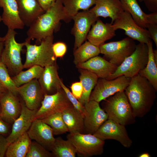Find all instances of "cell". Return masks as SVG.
Instances as JSON below:
<instances>
[{
  "label": "cell",
  "instance_id": "obj_1",
  "mask_svg": "<svg viewBox=\"0 0 157 157\" xmlns=\"http://www.w3.org/2000/svg\"><path fill=\"white\" fill-rule=\"evenodd\" d=\"M124 91L135 117H142L149 112L156 98L157 90L139 74L131 78Z\"/></svg>",
  "mask_w": 157,
  "mask_h": 157
},
{
  "label": "cell",
  "instance_id": "obj_2",
  "mask_svg": "<svg viewBox=\"0 0 157 157\" xmlns=\"http://www.w3.org/2000/svg\"><path fill=\"white\" fill-rule=\"evenodd\" d=\"M71 19L65 11L62 0H57L29 27L25 41L31 42V40L35 39V44H39L43 40L53 35L60 21L68 22Z\"/></svg>",
  "mask_w": 157,
  "mask_h": 157
},
{
  "label": "cell",
  "instance_id": "obj_3",
  "mask_svg": "<svg viewBox=\"0 0 157 157\" xmlns=\"http://www.w3.org/2000/svg\"><path fill=\"white\" fill-rule=\"evenodd\" d=\"M104 100L102 109L108 119L125 126L135 123V117L124 91L118 92Z\"/></svg>",
  "mask_w": 157,
  "mask_h": 157
},
{
  "label": "cell",
  "instance_id": "obj_4",
  "mask_svg": "<svg viewBox=\"0 0 157 157\" xmlns=\"http://www.w3.org/2000/svg\"><path fill=\"white\" fill-rule=\"evenodd\" d=\"M53 40V35L43 40L38 45L25 41L26 59L24 69H28L35 65L44 67L56 63L57 58L52 49Z\"/></svg>",
  "mask_w": 157,
  "mask_h": 157
},
{
  "label": "cell",
  "instance_id": "obj_5",
  "mask_svg": "<svg viewBox=\"0 0 157 157\" xmlns=\"http://www.w3.org/2000/svg\"><path fill=\"white\" fill-rule=\"evenodd\" d=\"M17 34L15 30L8 29L5 36L4 47L1 61L6 67L12 77L16 75L24 69L21 60V53L25 42H17L15 37Z\"/></svg>",
  "mask_w": 157,
  "mask_h": 157
},
{
  "label": "cell",
  "instance_id": "obj_6",
  "mask_svg": "<svg viewBox=\"0 0 157 157\" xmlns=\"http://www.w3.org/2000/svg\"><path fill=\"white\" fill-rule=\"evenodd\" d=\"M148 59V49L147 44L139 43L130 56L118 66L115 72L107 79L111 80L124 75L131 78L139 74L146 67Z\"/></svg>",
  "mask_w": 157,
  "mask_h": 157
},
{
  "label": "cell",
  "instance_id": "obj_7",
  "mask_svg": "<svg viewBox=\"0 0 157 157\" xmlns=\"http://www.w3.org/2000/svg\"><path fill=\"white\" fill-rule=\"evenodd\" d=\"M67 138L72 143L79 156L90 157L100 155L103 153L105 141L93 134L69 133Z\"/></svg>",
  "mask_w": 157,
  "mask_h": 157
},
{
  "label": "cell",
  "instance_id": "obj_8",
  "mask_svg": "<svg viewBox=\"0 0 157 157\" xmlns=\"http://www.w3.org/2000/svg\"><path fill=\"white\" fill-rule=\"evenodd\" d=\"M129 37L116 41L104 43L99 47L100 53L107 60L118 66L135 51L136 44Z\"/></svg>",
  "mask_w": 157,
  "mask_h": 157
},
{
  "label": "cell",
  "instance_id": "obj_9",
  "mask_svg": "<svg viewBox=\"0 0 157 157\" xmlns=\"http://www.w3.org/2000/svg\"><path fill=\"white\" fill-rule=\"evenodd\" d=\"M131 78L124 75L111 80L99 78L91 93L90 100L95 101L99 103L118 92L124 91L129 85Z\"/></svg>",
  "mask_w": 157,
  "mask_h": 157
},
{
  "label": "cell",
  "instance_id": "obj_10",
  "mask_svg": "<svg viewBox=\"0 0 157 157\" xmlns=\"http://www.w3.org/2000/svg\"><path fill=\"white\" fill-rule=\"evenodd\" d=\"M115 30H123L125 34L139 43L147 44L151 40L146 28L140 27L135 22L130 14L124 10L116 19L112 24Z\"/></svg>",
  "mask_w": 157,
  "mask_h": 157
},
{
  "label": "cell",
  "instance_id": "obj_11",
  "mask_svg": "<svg viewBox=\"0 0 157 157\" xmlns=\"http://www.w3.org/2000/svg\"><path fill=\"white\" fill-rule=\"evenodd\" d=\"M72 105L62 88L52 94H44L40 107L35 114V119H43L58 112H61Z\"/></svg>",
  "mask_w": 157,
  "mask_h": 157
},
{
  "label": "cell",
  "instance_id": "obj_12",
  "mask_svg": "<svg viewBox=\"0 0 157 157\" xmlns=\"http://www.w3.org/2000/svg\"><path fill=\"white\" fill-rule=\"evenodd\" d=\"M125 126L108 119L93 134L100 139L115 140L126 148L130 147L132 141L129 137Z\"/></svg>",
  "mask_w": 157,
  "mask_h": 157
},
{
  "label": "cell",
  "instance_id": "obj_13",
  "mask_svg": "<svg viewBox=\"0 0 157 157\" xmlns=\"http://www.w3.org/2000/svg\"><path fill=\"white\" fill-rule=\"evenodd\" d=\"M98 17L90 10L78 12L72 17L74 21L72 32L75 41L74 51L81 45L85 39L90 28Z\"/></svg>",
  "mask_w": 157,
  "mask_h": 157
},
{
  "label": "cell",
  "instance_id": "obj_14",
  "mask_svg": "<svg viewBox=\"0 0 157 157\" xmlns=\"http://www.w3.org/2000/svg\"><path fill=\"white\" fill-rule=\"evenodd\" d=\"M84 106L85 132L93 134L108 119V115L100 107L99 103L95 101L90 100Z\"/></svg>",
  "mask_w": 157,
  "mask_h": 157
},
{
  "label": "cell",
  "instance_id": "obj_15",
  "mask_svg": "<svg viewBox=\"0 0 157 157\" xmlns=\"http://www.w3.org/2000/svg\"><path fill=\"white\" fill-rule=\"evenodd\" d=\"M18 95L6 90L0 96V116L3 121L12 125L21 112V99Z\"/></svg>",
  "mask_w": 157,
  "mask_h": 157
},
{
  "label": "cell",
  "instance_id": "obj_16",
  "mask_svg": "<svg viewBox=\"0 0 157 157\" xmlns=\"http://www.w3.org/2000/svg\"><path fill=\"white\" fill-rule=\"evenodd\" d=\"M18 94L29 109L38 110L44 95L38 79H34L17 88Z\"/></svg>",
  "mask_w": 157,
  "mask_h": 157
},
{
  "label": "cell",
  "instance_id": "obj_17",
  "mask_svg": "<svg viewBox=\"0 0 157 157\" xmlns=\"http://www.w3.org/2000/svg\"><path fill=\"white\" fill-rule=\"evenodd\" d=\"M31 140L35 141L48 151H51L55 139L51 127L42 119H35L27 132Z\"/></svg>",
  "mask_w": 157,
  "mask_h": 157
},
{
  "label": "cell",
  "instance_id": "obj_18",
  "mask_svg": "<svg viewBox=\"0 0 157 157\" xmlns=\"http://www.w3.org/2000/svg\"><path fill=\"white\" fill-rule=\"evenodd\" d=\"M21 101L22 108L21 114L13 123L11 132L6 137L9 144L27 132L35 119L38 110L29 109L22 99Z\"/></svg>",
  "mask_w": 157,
  "mask_h": 157
},
{
  "label": "cell",
  "instance_id": "obj_19",
  "mask_svg": "<svg viewBox=\"0 0 157 157\" xmlns=\"http://www.w3.org/2000/svg\"><path fill=\"white\" fill-rule=\"evenodd\" d=\"M78 68L88 70L95 74L99 78H108L116 71L117 66L104 58L98 56L76 65Z\"/></svg>",
  "mask_w": 157,
  "mask_h": 157
},
{
  "label": "cell",
  "instance_id": "obj_20",
  "mask_svg": "<svg viewBox=\"0 0 157 157\" xmlns=\"http://www.w3.org/2000/svg\"><path fill=\"white\" fill-rule=\"evenodd\" d=\"M124 10L128 11L140 27L146 28L149 24H157V13L147 14L142 10L137 0H119Z\"/></svg>",
  "mask_w": 157,
  "mask_h": 157
},
{
  "label": "cell",
  "instance_id": "obj_21",
  "mask_svg": "<svg viewBox=\"0 0 157 157\" xmlns=\"http://www.w3.org/2000/svg\"><path fill=\"white\" fill-rule=\"evenodd\" d=\"M0 7L3 10L2 21L8 29H23L25 26L21 20L15 0H0Z\"/></svg>",
  "mask_w": 157,
  "mask_h": 157
},
{
  "label": "cell",
  "instance_id": "obj_22",
  "mask_svg": "<svg viewBox=\"0 0 157 157\" xmlns=\"http://www.w3.org/2000/svg\"><path fill=\"white\" fill-rule=\"evenodd\" d=\"M89 32L87 37L88 41L93 45L99 47L107 40L115 35V30L111 23L105 24L97 19Z\"/></svg>",
  "mask_w": 157,
  "mask_h": 157
},
{
  "label": "cell",
  "instance_id": "obj_23",
  "mask_svg": "<svg viewBox=\"0 0 157 157\" xmlns=\"http://www.w3.org/2000/svg\"><path fill=\"white\" fill-rule=\"evenodd\" d=\"M38 80L44 94H54L62 88L56 63L44 67Z\"/></svg>",
  "mask_w": 157,
  "mask_h": 157
},
{
  "label": "cell",
  "instance_id": "obj_24",
  "mask_svg": "<svg viewBox=\"0 0 157 157\" xmlns=\"http://www.w3.org/2000/svg\"><path fill=\"white\" fill-rule=\"evenodd\" d=\"M20 17L25 26L29 27L44 11L37 0H15Z\"/></svg>",
  "mask_w": 157,
  "mask_h": 157
},
{
  "label": "cell",
  "instance_id": "obj_25",
  "mask_svg": "<svg viewBox=\"0 0 157 157\" xmlns=\"http://www.w3.org/2000/svg\"><path fill=\"white\" fill-rule=\"evenodd\" d=\"M90 10L98 17H110L112 24L124 10L119 0H97L95 6Z\"/></svg>",
  "mask_w": 157,
  "mask_h": 157
},
{
  "label": "cell",
  "instance_id": "obj_26",
  "mask_svg": "<svg viewBox=\"0 0 157 157\" xmlns=\"http://www.w3.org/2000/svg\"><path fill=\"white\" fill-rule=\"evenodd\" d=\"M61 114L68 132L84 133V117L72 105L64 110Z\"/></svg>",
  "mask_w": 157,
  "mask_h": 157
},
{
  "label": "cell",
  "instance_id": "obj_27",
  "mask_svg": "<svg viewBox=\"0 0 157 157\" xmlns=\"http://www.w3.org/2000/svg\"><path fill=\"white\" fill-rule=\"evenodd\" d=\"M80 73L79 78L83 88V92L78 100L84 106L90 101L92 89L95 86L99 78L94 74L85 69L78 68Z\"/></svg>",
  "mask_w": 157,
  "mask_h": 157
},
{
  "label": "cell",
  "instance_id": "obj_28",
  "mask_svg": "<svg viewBox=\"0 0 157 157\" xmlns=\"http://www.w3.org/2000/svg\"><path fill=\"white\" fill-rule=\"evenodd\" d=\"M31 141L27 132L10 143L7 147L6 157H25Z\"/></svg>",
  "mask_w": 157,
  "mask_h": 157
},
{
  "label": "cell",
  "instance_id": "obj_29",
  "mask_svg": "<svg viewBox=\"0 0 157 157\" xmlns=\"http://www.w3.org/2000/svg\"><path fill=\"white\" fill-rule=\"evenodd\" d=\"M148 49V59L146 67L139 73L141 76L145 77L157 91V63L155 61L153 53L152 41L147 44Z\"/></svg>",
  "mask_w": 157,
  "mask_h": 157
},
{
  "label": "cell",
  "instance_id": "obj_30",
  "mask_svg": "<svg viewBox=\"0 0 157 157\" xmlns=\"http://www.w3.org/2000/svg\"><path fill=\"white\" fill-rule=\"evenodd\" d=\"M100 53L99 47L86 41L74 51V63L76 65L98 56Z\"/></svg>",
  "mask_w": 157,
  "mask_h": 157
},
{
  "label": "cell",
  "instance_id": "obj_31",
  "mask_svg": "<svg viewBox=\"0 0 157 157\" xmlns=\"http://www.w3.org/2000/svg\"><path fill=\"white\" fill-rule=\"evenodd\" d=\"M51 151L55 157H75L76 154L75 148L70 141L61 137L56 138Z\"/></svg>",
  "mask_w": 157,
  "mask_h": 157
},
{
  "label": "cell",
  "instance_id": "obj_32",
  "mask_svg": "<svg viewBox=\"0 0 157 157\" xmlns=\"http://www.w3.org/2000/svg\"><path fill=\"white\" fill-rule=\"evenodd\" d=\"M44 69V67L39 65H35L26 71H22L15 76L12 77V78L18 88L33 79H38Z\"/></svg>",
  "mask_w": 157,
  "mask_h": 157
},
{
  "label": "cell",
  "instance_id": "obj_33",
  "mask_svg": "<svg viewBox=\"0 0 157 157\" xmlns=\"http://www.w3.org/2000/svg\"><path fill=\"white\" fill-rule=\"evenodd\" d=\"M97 0H62V2L68 16L71 19L80 10L89 9L95 5Z\"/></svg>",
  "mask_w": 157,
  "mask_h": 157
},
{
  "label": "cell",
  "instance_id": "obj_34",
  "mask_svg": "<svg viewBox=\"0 0 157 157\" xmlns=\"http://www.w3.org/2000/svg\"><path fill=\"white\" fill-rule=\"evenodd\" d=\"M42 120L51 127L53 135H59L68 132L61 112L55 113Z\"/></svg>",
  "mask_w": 157,
  "mask_h": 157
},
{
  "label": "cell",
  "instance_id": "obj_35",
  "mask_svg": "<svg viewBox=\"0 0 157 157\" xmlns=\"http://www.w3.org/2000/svg\"><path fill=\"white\" fill-rule=\"evenodd\" d=\"M0 82L7 90L16 95H19L18 88L11 77L5 65L0 62Z\"/></svg>",
  "mask_w": 157,
  "mask_h": 157
},
{
  "label": "cell",
  "instance_id": "obj_36",
  "mask_svg": "<svg viewBox=\"0 0 157 157\" xmlns=\"http://www.w3.org/2000/svg\"><path fill=\"white\" fill-rule=\"evenodd\" d=\"M51 152L35 141H31L25 157H52Z\"/></svg>",
  "mask_w": 157,
  "mask_h": 157
},
{
  "label": "cell",
  "instance_id": "obj_37",
  "mask_svg": "<svg viewBox=\"0 0 157 157\" xmlns=\"http://www.w3.org/2000/svg\"><path fill=\"white\" fill-rule=\"evenodd\" d=\"M61 88L64 91L67 97L72 104L84 117L85 109L84 106L82 105L78 100L74 96L69 89L60 81Z\"/></svg>",
  "mask_w": 157,
  "mask_h": 157
},
{
  "label": "cell",
  "instance_id": "obj_38",
  "mask_svg": "<svg viewBox=\"0 0 157 157\" xmlns=\"http://www.w3.org/2000/svg\"><path fill=\"white\" fill-rule=\"evenodd\" d=\"M52 49L56 58H62L64 56L66 52L67 47L65 43L62 42H57L53 44Z\"/></svg>",
  "mask_w": 157,
  "mask_h": 157
},
{
  "label": "cell",
  "instance_id": "obj_39",
  "mask_svg": "<svg viewBox=\"0 0 157 157\" xmlns=\"http://www.w3.org/2000/svg\"><path fill=\"white\" fill-rule=\"evenodd\" d=\"M70 88L72 93L78 100L81 97L83 92V88L81 82H76L72 83Z\"/></svg>",
  "mask_w": 157,
  "mask_h": 157
},
{
  "label": "cell",
  "instance_id": "obj_40",
  "mask_svg": "<svg viewBox=\"0 0 157 157\" xmlns=\"http://www.w3.org/2000/svg\"><path fill=\"white\" fill-rule=\"evenodd\" d=\"M12 125L5 122L0 115V134L7 137L10 134Z\"/></svg>",
  "mask_w": 157,
  "mask_h": 157
},
{
  "label": "cell",
  "instance_id": "obj_41",
  "mask_svg": "<svg viewBox=\"0 0 157 157\" xmlns=\"http://www.w3.org/2000/svg\"><path fill=\"white\" fill-rule=\"evenodd\" d=\"M147 28L149 33L150 37L155 43L157 47V24H149Z\"/></svg>",
  "mask_w": 157,
  "mask_h": 157
},
{
  "label": "cell",
  "instance_id": "obj_42",
  "mask_svg": "<svg viewBox=\"0 0 157 157\" xmlns=\"http://www.w3.org/2000/svg\"><path fill=\"white\" fill-rule=\"evenodd\" d=\"M9 144L6 138L0 134V157H3L5 156Z\"/></svg>",
  "mask_w": 157,
  "mask_h": 157
},
{
  "label": "cell",
  "instance_id": "obj_43",
  "mask_svg": "<svg viewBox=\"0 0 157 157\" xmlns=\"http://www.w3.org/2000/svg\"><path fill=\"white\" fill-rule=\"evenodd\" d=\"M149 11L152 13H157V0H142Z\"/></svg>",
  "mask_w": 157,
  "mask_h": 157
},
{
  "label": "cell",
  "instance_id": "obj_44",
  "mask_svg": "<svg viewBox=\"0 0 157 157\" xmlns=\"http://www.w3.org/2000/svg\"><path fill=\"white\" fill-rule=\"evenodd\" d=\"M57 0H37L41 8L46 11L53 6Z\"/></svg>",
  "mask_w": 157,
  "mask_h": 157
},
{
  "label": "cell",
  "instance_id": "obj_45",
  "mask_svg": "<svg viewBox=\"0 0 157 157\" xmlns=\"http://www.w3.org/2000/svg\"><path fill=\"white\" fill-rule=\"evenodd\" d=\"M6 90L4 85L0 82V96Z\"/></svg>",
  "mask_w": 157,
  "mask_h": 157
},
{
  "label": "cell",
  "instance_id": "obj_46",
  "mask_svg": "<svg viewBox=\"0 0 157 157\" xmlns=\"http://www.w3.org/2000/svg\"><path fill=\"white\" fill-rule=\"evenodd\" d=\"M4 47V42H0V62L1 53Z\"/></svg>",
  "mask_w": 157,
  "mask_h": 157
},
{
  "label": "cell",
  "instance_id": "obj_47",
  "mask_svg": "<svg viewBox=\"0 0 157 157\" xmlns=\"http://www.w3.org/2000/svg\"><path fill=\"white\" fill-rule=\"evenodd\" d=\"M153 53L155 61L157 63V50L153 49Z\"/></svg>",
  "mask_w": 157,
  "mask_h": 157
},
{
  "label": "cell",
  "instance_id": "obj_48",
  "mask_svg": "<svg viewBox=\"0 0 157 157\" xmlns=\"http://www.w3.org/2000/svg\"><path fill=\"white\" fill-rule=\"evenodd\" d=\"M139 157H151L150 155L148 153H144L142 154L139 156Z\"/></svg>",
  "mask_w": 157,
  "mask_h": 157
},
{
  "label": "cell",
  "instance_id": "obj_49",
  "mask_svg": "<svg viewBox=\"0 0 157 157\" xmlns=\"http://www.w3.org/2000/svg\"><path fill=\"white\" fill-rule=\"evenodd\" d=\"M5 40L4 37H2L0 36V42H4Z\"/></svg>",
  "mask_w": 157,
  "mask_h": 157
},
{
  "label": "cell",
  "instance_id": "obj_50",
  "mask_svg": "<svg viewBox=\"0 0 157 157\" xmlns=\"http://www.w3.org/2000/svg\"><path fill=\"white\" fill-rule=\"evenodd\" d=\"M2 21L1 16L0 15V23Z\"/></svg>",
  "mask_w": 157,
  "mask_h": 157
},
{
  "label": "cell",
  "instance_id": "obj_51",
  "mask_svg": "<svg viewBox=\"0 0 157 157\" xmlns=\"http://www.w3.org/2000/svg\"><path fill=\"white\" fill-rule=\"evenodd\" d=\"M1 105L0 104V115L1 114Z\"/></svg>",
  "mask_w": 157,
  "mask_h": 157
},
{
  "label": "cell",
  "instance_id": "obj_52",
  "mask_svg": "<svg viewBox=\"0 0 157 157\" xmlns=\"http://www.w3.org/2000/svg\"><path fill=\"white\" fill-rule=\"evenodd\" d=\"M140 2H142V0H138Z\"/></svg>",
  "mask_w": 157,
  "mask_h": 157
}]
</instances>
